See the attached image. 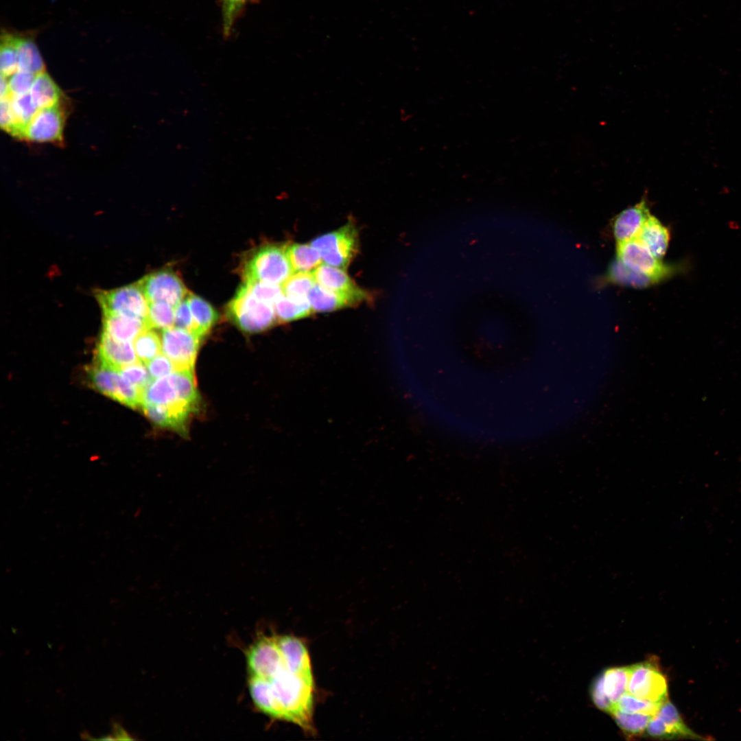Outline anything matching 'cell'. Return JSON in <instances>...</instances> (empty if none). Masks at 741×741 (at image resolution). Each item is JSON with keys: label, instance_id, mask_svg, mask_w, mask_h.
<instances>
[{"label": "cell", "instance_id": "6da1fadb", "mask_svg": "<svg viewBox=\"0 0 741 741\" xmlns=\"http://www.w3.org/2000/svg\"><path fill=\"white\" fill-rule=\"evenodd\" d=\"M248 687L253 703L264 714L313 731V675L292 670L282 652L261 675L249 677Z\"/></svg>", "mask_w": 741, "mask_h": 741}, {"label": "cell", "instance_id": "7a4b0ae2", "mask_svg": "<svg viewBox=\"0 0 741 741\" xmlns=\"http://www.w3.org/2000/svg\"><path fill=\"white\" fill-rule=\"evenodd\" d=\"M286 244H268L254 250L242 267L244 282L282 285L294 272Z\"/></svg>", "mask_w": 741, "mask_h": 741}, {"label": "cell", "instance_id": "3957f363", "mask_svg": "<svg viewBox=\"0 0 741 741\" xmlns=\"http://www.w3.org/2000/svg\"><path fill=\"white\" fill-rule=\"evenodd\" d=\"M226 312L239 329L249 333L267 329L278 320L274 304L257 298L244 283L228 304Z\"/></svg>", "mask_w": 741, "mask_h": 741}, {"label": "cell", "instance_id": "277c9868", "mask_svg": "<svg viewBox=\"0 0 741 741\" xmlns=\"http://www.w3.org/2000/svg\"><path fill=\"white\" fill-rule=\"evenodd\" d=\"M327 264L345 270L356 256L359 235L355 224L349 221L338 229L314 238L309 243Z\"/></svg>", "mask_w": 741, "mask_h": 741}, {"label": "cell", "instance_id": "5b68a950", "mask_svg": "<svg viewBox=\"0 0 741 741\" xmlns=\"http://www.w3.org/2000/svg\"><path fill=\"white\" fill-rule=\"evenodd\" d=\"M627 692L654 703H663L668 699L667 681L657 659L630 666Z\"/></svg>", "mask_w": 741, "mask_h": 741}, {"label": "cell", "instance_id": "8992f818", "mask_svg": "<svg viewBox=\"0 0 741 741\" xmlns=\"http://www.w3.org/2000/svg\"><path fill=\"white\" fill-rule=\"evenodd\" d=\"M95 297L103 314H122L146 321L149 303L138 282L109 290H97Z\"/></svg>", "mask_w": 741, "mask_h": 741}, {"label": "cell", "instance_id": "52a82bcc", "mask_svg": "<svg viewBox=\"0 0 741 741\" xmlns=\"http://www.w3.org/2000/svg\"><path fill=\"white\" fill-rule=\"evenodd\" d=\"M616 259L631 269L655 279L658 283L672 275L674 267L656 258L637 239L616 243Z\"/></svg>", "mask_w": 741, "mask_h": 741}, {"label": "cell", "instance_id": "ba28073f", "mask_svg": "<svg viewBox=\"0 0 741 741\" xmlns=\"http://www.w3.org/2000/svg\"><path fill=\"white\" fill-rule=\"evenodd\" d=\"M137 282L148 303L164 302L175 308L189 293L181 279L170 269L153 272Z\"/></svg>", "mask_w": 741, "mask_h": 741}, {"label": "cell", "instance_id": "9c48e42d", "mask_svg": "<svg viewBox=\"0 0 741 741\" xmlns=\"http://www.w3.org/2000/svg\"><path fill=\"white\" fill-rule=\"evenodd\" d=\"M202 338L192 331L172 327L162 331V351L176 370H193Z\"/></svg>", "mask_w": 741, "mask_h": 741}, {"label": "cell", "instance_id": "30bf717a", "mask_svg": "<svg viewBox=\"0 0 741 741\" xmlns=\"http://www.w3.org/2000/svg\"><path fill=\"white\" fill-rule=\"evenodd\" d=\"M64 115L59 104L40 108L23 129L20 139L36 143L62 139Z\"/></svg>", "mask_w": 741, "mask_h": 741}, {"label": "cell", "instance_id": "8fae6325", "mask_svg": "<svg viewBox=\"0 0 741 741\" xmlns=\"http://www.w3.org/2000/svg\"><path fill=\"white\" fill-rule=\"evenodd\" d=\"M144 403L163 405L190 414L198 408L183 399L172 373L150 381L143 391Z\"/></svg>", "mask_w": 741, "mask_h": 741}, {"label": "cell", "instance_id": "7c38bea8", "mask_svg": "<svg viewBox=\"0 0 741 741\" xmlns=\"http://www.w3.org/2000/svg\"><path fill=\"white\" fill-rule=\"evenodd\" d=\"M312 272L316 283L331 291L353 298L360 303L370 298L368 292L359 287L344 269L325 263Z\"/></svg>", "mask_w": 741, "mask_h": 741}, {"label": "cell", "instance_id": "4fadbf2b", "mask_svg": "<svg viewBox=\"0 0 741 741\" xmlns=\"http://www.w3.org/2000/svg\"><path fill=\"white\" fill-rule=\"evenodd\" d=\"M134 351L131 342L117 340L103 331L95 360L119 372L123 367L139 362Z\"/></svg>", "mask_w": 741, "mask_h": 741}, {"label": "cell", "instance_id": "5bb4252c", "mask_svg": "<svg viewBox=\"0 0 741 741\" xmlns=\"http://www.w3.org/2000/svg\"><path fill=\"white\" fill-rule=\"evenodd\" d=\"M650 215L644 199L619 213L613 224V233L616 243L637 239Z\"/></svg>", "mask_w": 741, "mask_h": 741}, {"label": "cell", "instance_id": "9a60e30c", "mask_svg": "<svg viewBox=\"0 0 741 741\" xmlns=\"http://www.w3.org/2000/svg\"><path fill=\"white\" fill-rule=\"evenodd\" d=\"M148 328L145 320L135 317L103 314V331L119 341H133Z\"/></svg>", "mask_w": 741, "mask_h": 741}, {"label": "cell", "instance_id": "2e32d148", "mask_svg": "<svg viewBox=\"0 0 741 741\" xmlns=\"http://www.w3.org/2000/svg\"><path fill=\"white\" fill-rule=\"evenodd\" d=\"M657 716L662 722L661 739H705L687 726L676 707L668 699L661 705Z\"/></svg>", "mask_w": 741, "mask_h": 741}, {"label": "cell", "instance_id": "e0dca14e", "mask_svg": "<svg viewBox=\"0 0 741 741\" xmlns=\"http://www.w3.org/2000/svg\"><path fill=\"white\" fill-rule=\"evenodd\" d=\"M88 373L94 389L117 401L124 381L119 371L95 360Z\"/></svg>", "mask_w": 741, "mask_h": 741}, {"label": "cell", "instance_id": "ac0fdd59", "mask_svg": "<svg viewBox=\"0 0 741 741\" xmlns=\"http://www.w3.org/2000/svg\"><path fill=\"white\" fill-rule=\"evenodd\" d=\"M637 239L657 259L665 255L670 242V232L657 218L650 215L643 225Z\"/></svg>", "mask_w": 741, "mask_h": 741}, {"label": "cell", "instance_id": "d6986e66", "mask_svg": "<svg viewBox=\"0 0 741 741\" xmlns=\"http://www.w3.org/2000/svg\"><path fill=\"white\" fill-rule=\"evenodd\" d=\"M307 299L314 312L333 311L360 303L353 298L331 291L318 283L309 291Z\"/></svg>", "mask_w": 741, "mask_h": 741}, {"label": "cell", "instance_id": "ffe728a7", "mask_svg": "<svg viewBox=\"0 0 741 741\" xmlns=\"http://www.w3.org/2000/svg\"><path fill=\"white\" fill-rule=\"evenodd\" d=\"M605 280L635 288H644L658 283L653 278L631 269L616 258L609 265Z\"/></svg>", "mask_w": 741, "mask_h": 741}, {"label": "cell", "instance_id": "44dd1931", "mask_svg": "<svg viewBox=\"0 0 741 741\" xmlns=\"http://www.w3.org/2000/svg\"><path fill=\"white\" fill-rule=\"evenodd\" d=\"M30 94L39 109L59 104L61 97L60 88L45 71L36 75Z\"/></svg>", "mask_w": 741, "mask_h": 741}, {"label": "cell", "instance_id": "7402d4cb", "mask_svg": "<svg viewBox=\"0 0 741 741\" xmlns=\"http://www.w3.org/2000/svg\"><path fill=\"white\" fill-rule=\"evenodd\" d=\"M187 299L193 316V332L202 338L217 322L219 316L213 307L200 296L189 292Z\"/></svg>", "mask_w": 741, "mask_h": 741}, {"label": "cell", "instance_id": "603a6c76", "mask_svg": "<svg viewBox=\"0 0 741 741\" xmlns=\"http://www.w3.org/2000/svg\"><path fill=\"white\" fill-rule=\"evenodd\" d=\"M18 70L38 75L45 71V64L32 38L16 36Z\"/></svg>", "mask_w": 741, "mask_h": 741}, {"label": "cell", "instance_id": "cb8c5ba5", "mask_svg": "<svg viewBox=\"0 0 741 741\" xmlns=\"http://www.w3.org/2000/svg\"><path fill=\"white\" fill-rule=\"evenodd\" d=\"M287 253L294 272H312L322 263L318 251L310 244H289Z\"/></svg>", "mask_w": 741, "mask_h": 741}, {"label": "cell", "instance_id": "d4e9b609", "mask_svg": "<svg viewBox=\"0 0 741 741\" xmlns=\"http://www.w3.org/2000/svg\"><path fill=\"white\" fill-rule=\"evenodd\" d=\"M141 408L145 416L158 426L170 428L182 434H186L188 420L165 406L144 403Z\"/></svg>", "mask_w": 741, "mask_h": 741}, {"label": "cell", "instance_id": "484cf974", "mask_svg": "<svg viewBox=\"0 0 741 741\" xmlns=\"http://www.w3.org/2000/svg\"><path fill=\"white\" fill-rule=\"evenodd\" d=\"M274 306L277 320L281 322H290L303 318L313 312L307 298L294 299L284 294L275 301Z\"/></svg>", "mask_w": 741, "mask_h": 741}, {"label": "cell", "instance_id": "4316f807", "mask_svg": "<svg viewBox=\"0 0 741 741\" xmlns=\"http://www.w3.org/2000/svg\"><path fill=\"white\" fill-rule=\"evenodd\" d=\"M629 674L630 666L613 667L603 671L605 692L615 705L627 692Z\"/></svg>", "mask_w": 741, "mask_h": 741}, {"label": "cell", "instance_id": "83f0119b", "mask_svg": "<svg viewBox=\"0 0 741 741\" xmlns=\"http://www.w3.org/2000/svg\"><path fill=\"white\" fill-rule=\"evenodd\" d=\"M624 736L629 738L644 735L648 722L653 716L629 713L615 708L610 714Z\"/></svg>", "mask_w": 741, "mask_h": 741}, {"label": "cell", "instance_id": "f1b7e54d", "mask_svg": "<svg viewBox=\"0 0 741 741\" xmlns=\"http://www.w3.org/2000/svg\"><path fill=\"white\" fill-rule=\"evenodd\" d=\"M10 104L17 127L14 137L20 138L23 129L39 108L33 102L30 93L10 95Z\"/></svg>", "mask_w": 741, "mask_h": 741}, {"label": "cell", "instance_id": "f546056e", "mask_svg": "<svg viewBox=\"0 0 741 741\" xmlns=\"http://www.w3.org/2000/svg\"><path fill=\"white\" fill-rule=\"evenodd\" d=\"M161 346L162 340L159 335L150 328L143 331L134 342V347L139 361L145 364L158 355Z\"/></svg>", "mask_w": 741, "mask_h": 741}, {"label": "cell", "instance_id": "4dcf8cb0", "mask_svg": "<svg viewBox=\"0 0 741 741\" xmlns=\"http://www.w3.org/2000/svg\"><path fill=\"white\" fill-rule=\"evenodd\" d=\"M316 283L313 272H294L281 285L284 295L294 299H306Z\"/></svg>", "mask_w": 741, "mask_h": 741}, {"label": "cell", "instance_id": "1f68e13d", "mask_svg": "<svg viewBox=\"0 0 741 741\" xmlns=\"http://www.w3.org/2000/svg\"><path fill=\"white\" fill-rule=\"evenodd\" d=\"M175 308L164 302L149 303L146 322L150 329H167L174 326Z\"/></svg>", "mask_w": 741, "mask_h": 741}, {"label": "cell", "instance_id": "d6a6232c", "mask_svg": "<svg viewBox=\"0 0 741 741\" xmlns=\"http://www.w3.org/2000/svg\"><path fill=\"white\" fill-rule=\"evenodd\" d=\"M252 0H220L222 30L224 38H228L232 34L237 20L245 12L247 5Z\"/></svg>", "mask_w": 741, "mask_h": 741}, {"label": "cell", "instance_id": "836d02e7", "mask_svg": "<svg viewBox=\"0 0 741 741\" xmlns=\"http://www.w3.org/2000/svg\"><path fill=\"white\" fill-rule=\"evenodd\" d=\"M1 75L7 78L18 71L16 36L5 33L1 36L0 47Z\"/></svg>", "mask_w": 741, "mask_h": 741}, {"label": "cell", "instance_id": "e575fe53", "mask_svg": "<svg viewBox=\"0 0 741 741\" xmlns=\"http://www.w3.org/2000/svg\"><path fill=\"white\" fill-rule=\"evenodd\" d=\"M663 703L642 699L626 692L619 699L615 707L626 712L655 716Z\"/></svg>", "mask_w": 741, "mask_h": 741}, {"label": "cell", "instance_id": "d590c367", "mask_svg": "<svg viewBox=\"0 0 741 741\" xmlns=\"http://www.w3.org/2000/svg\"><path fill=\"white\" fill-rule=\"evenodd\" d=\"M250 292L259 300L274 304L283 294L282 286L261 281L244 282Z\"/></svg>", "mask_w": 741, "mask_h": 741}, {"label": "cell", "instance_id": "8d00e7d4", "mask_svg": "<svg viewBox=\"0 0 741 741\" xmlns=\"http://www.w3.org/2000/svg\"><path fill=\"white\" fill-rule=\"evenodd\" d=\"M119 373L125 380L143 389L152 380L148 370L139 361L123 367Z\"/></svg>", "mask_w": 741, "mask_h": 741}, {"label": "cell", "instance_id": "74e56055", "mask_svg": "<svg viewBox=\"0 0 741 741\" xmlns=\"http://www.w3.org/2000/svg\"><path fill=\"white\" fill-rule=\"evenodd\" d=\"M36 74L23 71H17L8 78L10 95H20L30 93Z\"/></svg>", "mask_w": 741, "mask_h": 741}, {"label": "cell", "instance_id": "f35d334b", "mask_svg": "<svg viewBox=\"0 0 741 741\" xmlns=\"http://www.w3.org/2000/svg\"><path fill=\"white\" fill-rule=\"evenodd\" d=\"M591 694L593 703L599 709L611 714L615 708V705L610 701L605 692L603 672L594 679L591 688Z\"/></svg>", "mask_w": 741, "mask_h": 741}, {"label": "cell", "instance_id": "ab89813d", "mask_svg": "<svg viewBox=\"0 0 741 741\" xmlns=\"http://www.w3.org/2000/svg\"><path fill=\"white\" fill-rule=\"evenodd\" d=\"M146 365L152 379L162 377L176 370L174 364L164 354L156 355Z\"/></svg>", "mask_w": 741, "mask_h": 741}, {"label": "cell", "instance_id": "60d3db41", "mask_svg": "<svg viewBox=\"0 0 741 741\" xmlns=\"http://www.w3.org/2000/svg\"><path fill=\"white\" fill-rule=\"evenodd\" d=\"M0 125L1 128L14 137L16 123L12 110L10 96L1 98Z\"/></svg>", "mask_w": 741, "mask_h": 741}, {"label": "cell", "instance_id": "b9f144b4", "mask_svg": "<svg viewBox=\"0 0 741 741\" xmlns=\"http://www.w3.org/2000/svg\"><path fill=\"white\" fill-rule=\"evenodd\" d=\"M174 324L177 327L193 332V316L189 305L187 296L175 307Z\"/></svg>", "mask_w": 741, "mask_h": 741}, {"label": "cell", "instance_id": "7bdbcfd3", "mask_svg": "<svg viewBox=\"0 0 741 741\" xmlns=\"http://www.w3.org/2000/svg\"><path fill=\"white\" fill-rule=\"evenodd\" d=\"M113 736L115 740H134L132 736L126 731V730L119 723L115 722H112Z\"/></svg>", "mask_w": 741, "mask_h": 741}, {"label": "cell", "instance_id": "ee69618b", "mask_svg": "<svg viewBox=\"0 0 741 741\" xmlns=\"http://www.w3.org/2000/svg\"><path fill=\"white\" fill-rule=\"evenodd\" d=\"M0 89L1 98L10 96L8 86V79L7 77L3 75H1Z\"/></svg>", "mask_w": 741, "mask_h": 741}]
</instances>
